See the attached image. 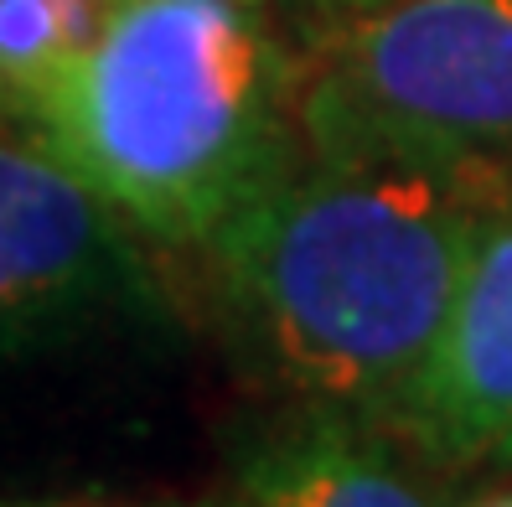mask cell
Segmentation results:
<instances>
[{
    "mask_svg": "<svg viewBox=\"0 0 512 507\" xmlns=\"http://www.w3.org/2000/svg\"><path fill=\"white\" fill-rule=\"evenodd\" d=\"M507 202L502 182L440 161L306 151L207 254L285 383L388 420Z\"/></svg>",
    "mask_w": 512,
    "mask_h": 507,
    "instance_id": "obj_1",
    "label": "cell"
},
{
    "mask_svg": "<svg viewBox=\"0 0 512 507\" xmlns=\"http://www.w3.org/2000/svg\"><path fill=\"white\" fill-rule=\"evenodd\" d=\"M295 78L244 0H109L21 130L135 233L207 249L295 166Z\"/></svg>",
    "mask_w": 512,
    "mask_h": 507,
    "instance_id": "obj_2",
    "label": "cell"
},
{
    "mask_svg": "<svg viewBox=\"0 0 512 507\" xmlns=\"http://www.w3.org/2000/svg\"><path fill=\"white\" fill-rule=\"evenodd\" d=\"M306 151L419 156L512 192V0H383L295 94Z\"/></svg>",
    "mask_w": 512,
    "mask_h": 507,
    "instance_id": "obj_3",
    "label": "cell"
},
{
    "mask_svg": "<svg viewBox=\"0 0 512 507\" xmlns=\"http://www.w3.org/2000/svg\"><path fill=\"white\" fill-rule=\"evenodd\" d=\"M130 233L37 135H0V352L42 347L130 290Z\"/></svg>",
    "mask_w": 512,
    "mask_h": 507,
    "instance_id": "obj_4",
    "label": "cell"
},
{
    "mask_svg": "<svg viewBox=\"0 0 512 507\" xmlns=\"http://www.w3.org/2000/svg\"><path fill=\"white\" fill-rule=\"evenodd\" d=\"M383 425L445 466L512 461V202L481 233L430 357Z\"/></svg>",
    "mask_w": 512,
    "mask_h": 507,
    "instance_id": "obj_5",
    "label": "cell"
},
{
    "mask_svg": "<svg viewBox=\"0 0 512 507\" xmlns=\"http://www.w3.org/2000/svg\"><path fill=\"white\" fill-rule=\"evenodd\" d=\"M228 507H435L347 425H311L259 451Z\"/></svg>",
    "mask_w": 512,
    "mask_h": 507,
    "instance_id": "obj_6",
    "label": "cell"
},
{
    "mask_svg": "<svg viewBox=\"0 0 512 507\" xmlns=\"http://www.w3.org/2000/svg\"><path fill=\"white\" fill-rule=\"evenodd\" d=\"M109 0H0V109L16 114L104 21Z\"/></svg>",
    "mask_w": 512,
    "mask_h": 507,
    "instance_id": "obj_7",
    "label": "cell"
},
{
    "mask_svg": "<svg viewBox=\"0 0 512 507\" xmlns=\"http://www.w3.org/2000/svg\"><path fill=\"white\" fill-rule=\"evenodd\" d=\"M471 507H512V492H492V497H481V502H471Z\"/></svg>",
    "mask_w": 512,
    "mask_h": 507,
    "instance_id": "obj_8",
    "label": "cell"
},
{
    "mask_svg": "<svg viewBox=\"0 0 512 507\" xmlns=\"http://www.w3.org/2000/svg\"><path fill=\"white\" fill-rule=\"evenodd\" d=\"M244 6H264V0H244Z\"/></svg>",
    "mask_w": 512,
    "mask_h": 507,
    "instance_id": "obj_9",
    "label": "cell"
}]
</instances>
